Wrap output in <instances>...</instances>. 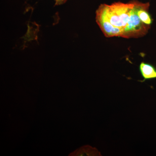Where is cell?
<instances>
[{
  "mask_svg": "<svg viewBox=\"0 0 156 156\" xmlns=\"http://www.w3.org/2000/svg\"><path fill=\"white\" fill-rule=\"evenodd\" d=\"M134 6V2L131 1L128 3L118 2L110 5L101 4L98 8L103 12L112 25L121 29L123 34Z\"/></svg>",
  "mask_w": 156,
  "mask_h": 156,
  "instance_id": "6da1fadb",
  "label": "cell"
},
{
  "mask_svg": "<svg viewBox=\"0 0 156 156\" xmlns=\"http://www.w3.org/2000/svg\"><path fill=\"white\" fill-rule=\"evenodd\" d=\"M67 0H55L56 1V4L55 5H62V4H64V3H65V2Z\"/></svg>",
  "mask_w": 156,
  "mask_h": 156,
  "instance_id": "8992f818",
  "label": "cell"
},
{
  "mask_svg": "<svg viewBox=\"0 0 156 156\" xmlns=\"http://www.w3.org/2000/svg\"><path fill=\"white\" fill-rule=\"evenodd\" d=\"M139 70L142 77V82L146 80L156 79V68L152 65L142 62L139 66Z\"/></svg>",
  "mask_w": 156,
  "mask_h": 156,
  "instance_id": "5b68a950",
  "label": "cell"
},
{
  "mask_svg": "<svg viewBox=\"0 0 156 156\" xmlns=\"http://www.w3.org/2000/svg\"><path fill=\"white\" fill-rule=\"evenodd\" d=\"M133 2H134L133 1ZM151 26L147 25L140 20L134 5L131 10L130 19L127 26L124 29L122 37L126 38H138L145 35L151 28Z\"/></svg>",
  "mask_w": 156,
  "mask_h": 156,
  "instance_id": "7a4b0ae2",
  "label": "cell"
},
{
  "mask_svg": "<svg viewBox=\"0 0 156 156\" xmlns=\"http://www.w3.org/2000/svg\"><path fill=\"white\" fill-rule=\"evenodd\" d=\"M95 18L97 24L107 37L122 36V30L119 27L112 25L99 8L96 10Z\"/></svg>",
  "mask_w": 156,
  "mask_h": 156,
  "instance_id": "3957f363",
  "label": "cell"
},
{
  "mask_svg": "<svg viewBox=\"0 0 156 156\" xmlns=\"http://www.w3.org/2000/svg\"><path fill=\"white\" fill-rule=\"evenodd\" d=\"M136 7V13L140 19L147 25L151 26L153 23V19L149 12V2L143 3L138 1H134Z\"/></svg>",
  "mask_w": 156,
  "mask_h": 156,
  "instance_id": "277c9868",
  "label": "cell"
}]
</instances>
